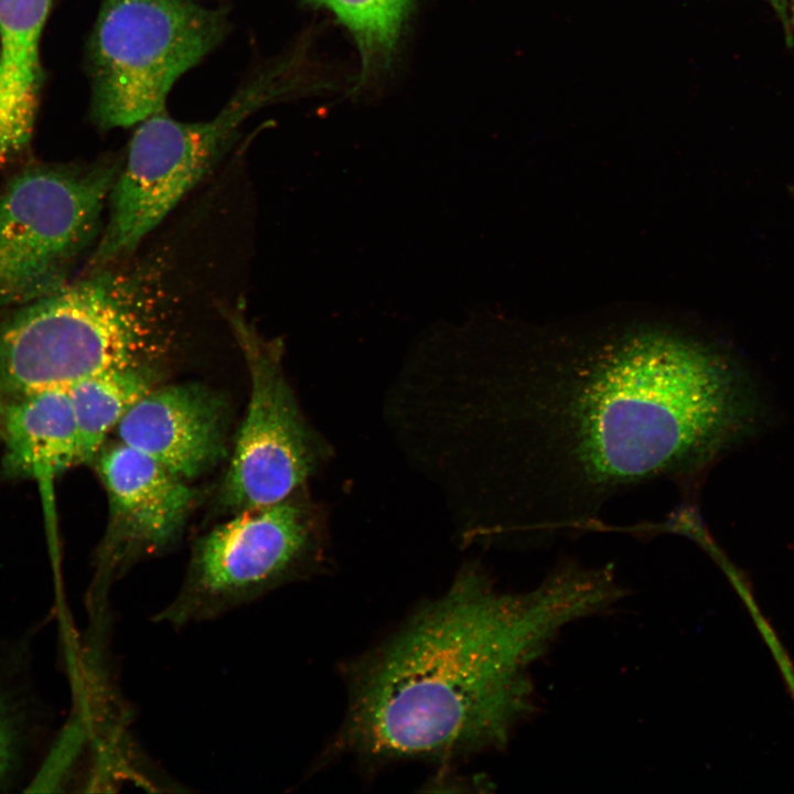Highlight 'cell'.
Segmentation results:
<instances>
[{"instance_id":"6da1fadb","label":"cell","mask_w":794,"mask_h":794,"mask_svg":"<svg viewBox=\"0 0 794 794\" xmlns=\"http://www.w3.org/2000/svg\"><path fill=\"white\" fill-rule=\"evenodd\" d=\"M511 353L482 385L493 523L503 529L590 528L611 497L656 479L695 500L758 416L739 361L691 334L645 328Z\"/></svg>"},{"instance_id":"7a4b0ae2","label":"cell","mask_w":794,"mask_h":794,"mask_svg":"<svg viewBox=\"0 0 794 794\" xmlns=\"http://www.w3.org/2000/svg\"><path fill=\"white\" fill-rule=\"evenodd\" d=\"M534 626L525 599L461 571L346 668L347 709L329 753L450 762L501 743L522 708Z\"/></svg>"},{"instance_id":"3957f363","label":"cell","mask_w":794,"mask_h":794,"mask_svg":"<svg viewBox=\"0 0 794 794\" xmlns=\"http://www.w3.org/2000/svg\"><path fill=\"white\" fill-rule=\"evenodd\" d=\"M195 307L179 271L155 251L90 267L0 324V399L68 388L107 371L158 367Z\"/></svg>"},{"instance_id":"277c9868","label":"cell","mask_w":794,"mask_h":794,"mask_svg":"<svg viewBox=\"0 0 794 794\" xmlns=\"http://www.w3.org/2000/svg\"><path fill=\"white\" fill-rule=\"evenodd\" d=\"M301 63L289 57L258 74L212 120L181 122L163 111L132 136L109 194V217L90 267L137 251L181 200L216 165L242 124L277 97L301 88Z\"/></svg>"},{"instance_id":"5b68a950","label":"cell","mask_w":794,"mask_h":794,"mask_svg":"<svg viewBox=\"0 0 794 794\" xmlns=\"http://www.w3.org/2000/svg\"><path fill=\"white\" fill-rule=\"evenodd\" d=\"M225 29L219 10L192 0H104L89 41L96 124L129 127L163 111L173 83Z\"/></svg>"},{"instance_id":"8992f818","label":"cell","mask_w":794,"mask_h":794,"mask_svg":"<svg viewBox=\"0 0 794 794\" xmlns=\"http://www.w3.org/2000/svg\"><path fill=\"white\" fill-rule=\"evenodd\" d=\"M120 159L34 167L0 193V304H24L67 281L94 238Z\"/></svg>"},{"instance_id":"52a82bcc","label":"cell","mask_w":794,"mask_h":794,"mask_svg":"<svg viewBox=\"0 0 794 794\" xmlns=\"http://www.w3.org/2000/svg\"><path fill=\"white\" fill-rule=\"evenodd\" d=\"M316 556L300 505L240 511L196 543L179 591L153 619L174 627L215 620L310 573Z\"/></svg>"},{"instance_id":"ba28073f","label":"cell","mask_w":794,"mask_h":794,"mask_svg":"<svg viewBox=\"0 0 794 794\" xmlns=\"http://www.w3.org/2000/svg\"><path fill=\"white\" fill-rule=\"evenodd\" d=\"M250 380L249 399L222 487L237 511L290 500L314 468L316 447L281 366V344L265 339L239 305L224 308Z\"/></svg>"},{"instance_id":"9c48e42d","label":"cell","mask_w":794,"mask_h":794,"mask_svg":"<svg viewBox=\"0 0 794 794\" xmlns=\"http://www.w3.org/2000/svg\"><path fill=\"white\" fill-rule=\"evenodd\" d=\"M95 460L110 508L92 591L100 601L136 560L176 541L195 493L185 480L120 441L104 446Z\"/></svg>"},{"instance_id":"30bf717a","label":"cell","mask_w":794,"mask_h":794,"mask_svg":"<svg viewBox=\"0 0 794 794\" xmlns=\"http://www.w3.org/2000/svg\"><path fill=\"white\" fill-rule=\"evenodd\" d=\"M225 430L222 398L195 383L153 387L116 428L118 441L185 481L222 459Z\"/></svg>"},{"instance_id":"8fae6325","label":"cell","mask_w":794,"mask_h":794,"mask_svg":"<svg viewBox=\"0 0 794 794\" xmlns=\"http://www.w3.org/2000/svg\"><path fill=\"white\" fill-rule=\"evenodd\" d=\"M3 471L33 480L53 517V485L78 464L77 429L67 388H50L3 401L1 434Z\"/></svg>"},{"instance_id":"7c38bea8","label":"cell","mask_w":794,"mask_h":794,"mask_svg":"<svg viewBox=\"0 0 794 794\" xmlns=\"http://www.w3.org/2000/svg\"><path fill=\"white\" fill-rule=\"evenodd\" d=\"M34 667L25 636L0 635V793L26 785L50 745L53 712Z\"/></svg>"},{"instance_id":"4fadbf2b","label":"cell","mask_w":794,"mask_h":794,"mask_svg":"<svg viewBox=\"0 0 794 794\" xmlns=\"http://www.w3.org/2000/svg\"><path fill=\"white\" fill-rule=\"evenodd\" d=\"M50 7L51 0H0V167L26 147L33 132Z\"/></svg>"},{"instance_id":"5bb4252c","label":"cell","mask_w":794,"mask_h":794,"mask_svg":"<svg viewBox=\"0 0 794 794\" xmlns=\"http://www.w3.org/2000/svg\"><path fill=\"white\" fill-rule=\"evenodd\" d=\"M159 368L127 367L103 372L67 388L77 429L78 463L96 459L107 436L148 391Z\"/></svg>"},{"instance_id":"9a60e30c","label":"cell","mask_w":794,"mask_h":794,"mask_svg":"<svg viewBox=\"0 0 794 794\" xmlns=\"http://www.w3.org/2000/svg\"><path fill=\"white\" fill-rule=\"evenodd\" d=\"M333 13L352 35L360 55L357 88L390 67L414 0H305Z\"/></svg>"},{"instance_id":"2e32d148","label":"cell","mask_w":794,"mask_h":794,"mask_svg":"<svg viewBox=\"0 0 794 794\" xmlns=\"http://www.w3.org/2000/svg\"><path fill=\"white\" fill-rule=\"evenodd\" d=\"M772 9L775 11L777 18L781 20L782 24L785 28L786 31V37L790 39L792 36V26L790 21V0H765Z\"/></svg>"},{"instance_id":"e0dca14e","label":"cell","mask_w":794,"mask_h":794,"mask_svg":"<svg viewBox=\"0 0 794 794\" xmlns=\"http://www.w3.org/2000/svg\"><path fill=\"white\" fill-rule=\"evenodd\" d=\"M790 21L791 26L794 28V0H790Z\"/></svg>"},{"instance_id":"ac0fdd59","label":"cell","mask_w":794,"mask_h":794,"mask_svg":"<svg viewBox=\"0 0 794 794\" xmlns=\"http://www.w3.org/2000/svg\"><path fill=\"white\" fill-rule=\"evenodd\" d=\"M2 406H3V401L0 399V434H1Z\"/></svg>"}]
</instances>
